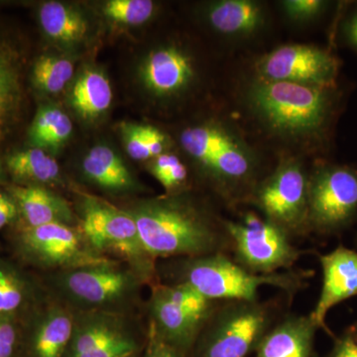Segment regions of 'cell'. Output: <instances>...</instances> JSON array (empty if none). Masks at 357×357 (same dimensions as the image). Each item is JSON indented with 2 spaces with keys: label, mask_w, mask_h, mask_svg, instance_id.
<instances>
[{
  "label": "cell",
  "mask_w": 357,
  "mask_h": 357,
  "mask_svg": "<svg viewBox=\"0 0 357 357\" xmlns=\"http://www.w3.org/2000/svg\"><path fill=\"white\" fill-rule=\"evenodd\" d=\"M137 227L147 255L158 257H201L230 248L225 222L178 195L141 201L126 211Z\"/></svg>",
  "instance_id": "6da1fadb"
},
{
  "label": "cell",
  "mask_w": 357,
  "mask_h": 357,
  "mask_svg": "<svg viewBox=\"0 0 357 357\" xmlns=\"http://www.w3.org/2000/svg\"><path fill=\"white\" fill-rule=\"evenodd\" d=\"M333 88L259 81L249 89V102L256 114L272 130L282 135L309 137L328 126L335 107Z\"/></svg>",
  "instance_id": "7a4b0ae2"
},
{
  "label": "cell",
  "mask_w": 357,
  "mask_h": 357,
  "mask_svg": "<svg viewBox=\"0 0 357 357\" xmlns=\"http://www.w3.org/2000/svg\"><path fill=\"white\" fill-rule=\"evenodd\" d=\"M184 259L178 265L177 283L187 284L215 302L258 300L262 287L278 288L294 296L311 276L310 272L292 270L266 275L252 273L225 253Z\"/></svg>",
  "instance_id": "3957f363"
},
{
  "label": "cell",
  "mask_w": 357,
  "mask_h": 357,
  "mask_svg": "<svg viewBox=\"0 0 357 357\" xmlns=\"http://www.w3.org/2000/svg\"><path fill=\"white\" fill-rule=\"evenodd\" d=\"M275 307L255 301H225L199 333V357H246L274 325Z\"/></svg>",
  "instance_id": "277c9868"
},
{
  "label": "cell",
  "mask_w": 357,
  "mask_h": 357,
  "mask_svg": "<svg viewBox=\"0 0 357 357\" xmlns=\"http://www.w3.org/2000/svg\"><path fill=\"white\" fill-rule=\"evenodd\" d=\"M225 227L234 261L252 273L289 271L302 255L287 232L256 213H248L238 222L227 220Z\"/></svg>",
  "instance_id": "5b68a950"
},
{
  "label": "cell",
  "mask_w": 357,
  "mask_h": 357,
  "mask_svg": "<svg viewBox=\"0 0 357 357\" xmlns=\"http://www.w3.org/2000/svg\"><path fill=\"white\" fill-rule=\"evenodd\" d=\"M357 215V171L351 167L321 165L309 177L307 227L335 234Z\"/></svg>",
  "instance_id": "8992f818"
},
{
  "label": "cell",
  "mask_w": 357,
  "mask_h": 357,
  "mask_svg": "<svg viewBox=\"0 0 357 357\" xmlns=\"http://www.w3.org/2000/svg\"><path fill=\"white\" fill-rule=\"evenodd\" d=\"M139 283L134 272L112 261L64 270L57 280L61 292L70 302L102 312L126 306L134 299Z\"/></svg>",
  "instance_id": "52a82bcc"
},
{
  "label": "cell",
  "mask_w": 357,
  "mask_h": 357,
  "mask_svg": "<svg viewBox=\"0 0 357 357\" xmlns=\"http://www.w3.org/2000/svg\"><path fill=\"white\" fill-rule=\"evenodd\" d=\"M16 243L23 258L40 267L70 270L109 261L89 245L83 232L63 223L23 227Z\"/></svg>",
  "instance_id": "ba28073f"
},
{
  "label": "cell",
  "mask_w": 357,
  "mask_h": 357,
  "mask_svg": "<svg viewBox=\"0 0 357 357\" xmlns=\"http://www.w3.org/2000/svg\"><path fill=\"white\" fill-rule=\"evenodd\" d=\"M82 211L81 231L91 248L130 260L141 275L151 273L153 259L143 248L136 223L128 211L93 198L84 199Z\"/></svg>",
  "instance_id": "9c48e42d"
},
{
  "label": "cell",
  "mask_w": 357,
  "mask_h": 357,
  "mask_svg": "<svg viewBox=\"0 0 357 357\" xmlns=\"http://www.w3.org/2000/svg\"><path fill=\"white\" fill-rule=\"evenodd\" d=\"M307 185L309 177L302 166L287 161L255 192V204L265 218L289 236L305 234L307 227Z\"/></svg>",
  "instance_id": "30bf717a"
},
{
  "label": "cell",
  "mask_w": 357,
  "mask_h": 357,
  "mask_svg": "<svg viewBox=\"0 0 357 357\" xmlns=\"http://www.w3.org/2000/svg\"><path fill=\"white\" fill-rule=\"evenodd\" d=\"M264 81L292 82L311 86H335L338 62L330 52L309 45H286L258 65Z\"/></svg>",
  "instance_id": "8fae6325"
},
{
  "label": "cell",
  "mask_w": 357,
  "mask_h": 357,
  "mask_svg": "<svg viewBox=\"0 0 357 357\" xmlns=\"http://www.w3.org/2000/svg\"><path fill=\"white\" fill-rule=\"evenodd\" d=\"M319 263L323 286L311 317L319 328H326V319L331 310L357 296V251L340 245L319 256Z\"/></svg>",
  "instance_id": "7c38bea8"
},
{
  "label": "cell",
  "mask_w": 357,
  "mask_h": 357,
  "mask_svg": "<svg viewBox=\"0 0 357 357\" xmlns=\"http://www.w3.org/2000/svg\"><path fill=\"white\" fill-rule=\"evenodd\" d=\"M143 83L156 96H173L184 91L194 77L189 56L176 47L155 50L148 55L141 69Z\"/></svg>",
  "instance_id": "4fadbf2b"
},
{
  "label": "cell",
  "mask_w": 357,
  "mask_h": 357,
  "mask_svg": "<svg viewBox=\"0 0 357 357\" xmlns=\"http://www.w3.org/2000/svg\"><path fill=\"white\" fill-rule=\"evenodd\" d=\"M318 328L311 314L286 317L262 337L255 357H312Z\"/></svg>",
  "instance_id": "5bb4252c"
},
{
  "label": "cell",
  "mask_w": 357,
  "mask_h": 357,
  "mask_svg": "<svg viewBox=\"0 0 357 357\" xmlns=\"http://www.w3.org/2000/svg\"><path fill=\"white\" fill-rule=\"evenodd\" d=\"M75 319L70 312L53 307L34 319L23 351L28 357H64L74 331Z\"/></svg>",
  "instance_id": "9a60e30c"
},
{
  "label": "cell",
  "mask_w": 357,
  "mask_h": 357,
  "mask_svg": "<svg viewBox=\"0 0 357 357\" xmlns=\"http://www.w3.org/2000/svg\"><path fill=\"white\" fill-rule=\"evenodd\" d=\"M150 307L156 337L176 351L191 347L206 324L167 299L158 286L154 289Z\"/></svg>",
  "instance_id": "2e32d148"
},
{
  "label": "cell",
  "mask_w": 357,
  "mask_h": 357,
  "mask_svg": "<svg viewBox=\"0 0 357 357\" xmlns=\"http://www.w3.org/2000/svg\"><path fill=\"white\" fill-rule=\"evenodd\" d=\"M9 194L17 204L24 227H35L49 223L70 225L74 215L69 204L57 195L36 185H16Z\"/></svg>",
  "instance_id": "e0dca14e"
},
{
  "label": "cell",
  "mask_w": 357,
  "mask_h": 357,
  "mask_svg": "<svg viewBox=\"0 0 357 357\" xmlns=\"http://www.w3.org/2000/svg\"><path fill=\"white\" fill-rule=\"evenodd\" d=\"M31 277L14 263L0 257V317L22 321L37 302Z\"/></svg>",
  "instance_id": "ac0fdd59"
},
{
  "label": "cell",
  "mask_w": 357,
  "mask_h": 357,
  "mask_svg": "<svg viewBox=\"0 0 357 357\" xmlns=\"http://www.w3.org/2000/svg\"><path fill=\"white\" fill-rule=\"evenodd\" d=\"M213 29L225 35H248L259 29L264 13L259 3L249 0H222L208 13Z\"/></svg>",
  "instance_id": "d6986e66"
},
{
  "label": "cell",
  "mask_w": 357,
  "mask_h": 357,
  "mask_svg": "<svg viewBox=\"0 0 357 357\" xmlns=\"http://www.w3.org/2000/svg\"><path fill=\"white\" fill-rule=\"evenodd\" d=\"M110 314L96 312L79 321L75 319L74 331L66 356H79L126 335L119 319Z\"/></svg>",
  "instance_id": "ffe728a7"
},
{
  "label": "cell",
  "mask_w": 357,
  "mask_h": 357,
  "mask_svg": "<svg viewBox=\"0 0 357 357\" xmlns=\"http://www.w3.org/2000/svg\"><path fill=\"white\" fill-rule=\"evenodd\" d=\"M20 60L15 49L0 38V136L13 123L22 100Z\"/></svg>",
  "instance_id": "44dd1931"
},
{
  "label": "cell",
  "mask_w": 357,
  "mask_h": 357,
  "mask_svg": "<svg viewBox=\"0 0 357 357\" xmlns=\"http://www.w3.org/2000/svg\"><path fill=\"white\" fill-rule=\"evenodd\" d=\"M84 172L91 181L112 191L133 188V178L122 160L107 146L93 147L83 161Z\"/></svg>",
  "instance_id": "7402d4cb"
},
{
  "label": "cell",
  "mask_w": 357,
  "mask_h": 357,
  "mask_svg": "<svg viewBox=\"0 0 357 357\" xmlns=\"http://www.w3.org/2000/svg\"><path fill=\"white\" fill-rule=\"evenodd\" d=\"M237 139L220 124L206 123L185 129L180 140L185 151L206 169L215 155Z\"/></svg>",
  "instance_id": "603a6c76"
},
{
  "label": "cell",
  "mask_w": 357,
  "mask_h": 357,
  "mask_svg": "<svg viewBox=\"0 0 357 357\" xmlns=\"http://www.w3.org/2000/svg\"><path fill=\"white\" fill-rule=\"evenodd\" d=\"M112 89L109 79L98 70H86L75 84L72 105L84 119H95L109 109Z\"/></svg>",
  "instance_id": "cb8c5ba5"
},
{
  "label": "cell",
  "mask_w": 357,
  "mask_h": 357,
  "mask_svg": "<svg viewBox=\"0 0 357 357\" xmlns=\"http://www.w3.org/2000/svg\"><path fill=\"white\" fill-rule=\"evenodd\" d=\"M39 18L44 32L57 41L74 43L83 40L88 32V23L83 16L61 2H45Z\"/></svg>",
  "instance_id": "d4e9b609"
},
{
  "label": "cell",
  "mask_w": 357,
  "mask_h": 357,
  "mask_svg": "<svg viewBox=\"0 0 357 357\" xmlns=\"http://www.w3.org/2000/svg\"><path fill=\"white\" fill-rule=\"evenodd\" d=\"M206 170L222 185V189H234L248 182L252 175V156L245 145L237 139L215 155Z\"/></svg>",
  "instance_id": "484cf974"
},
{
  "label": "cell",
  "mask_w": 357,
  "mask_h": 357,
  "mask_svg": "<svg viewBox=\"0 0 357 357\" xmlns=\"http://www.w3.org/2000/svg\"><path fill=\"white\" fill-rule=\"evenodd\" d=\"M6 164L14 178L25 182L48 184L57 181L60 175L57 161L40 148L13 154Z\"/></svg>",
  "instance_id": "4316f807"
},
{
  "label": "cell",
  "mask_w": 357,
  "mask_h": 357,
  "mask_svg": "<svg viewBox=\"0 0 357 357\" xmlns=\"http://www.w3.org/2000/svg\"><path fill=\"white\" fill-rule=\"evenodd\" d=\"M73 123L70 117L56 107H41L29 130L31 144L37 148H57L70 137Z\"/></svg>",
  "instance_id": "83f0119b"
},
{
  "label": "cell",
  "mask_w": 357,
  "mask_h": 357,
  "mask_svg": "<svg viewBox=\"0 0 357 357\" xmlns=\"http://www.w3.org/2000/svg\"><path fill=\"white\" fill-rule=\"evenodd\" d=\"M74 75V64L69 59L42 56L33 68V81L37 88L48 93H58Z\"/></svg>",
  "instance_id": "f1b7e54d"
},
{
  "label": "cell",
  "mask_w": 357,
  "mask_h": 357,
  "mask_svg": "<svg viewBox=\"0 0 357 357\" xmlns=\"http://www.w3.org/2000/svg\"><path fill=\"white\" fill-rule=\"evenodd\" d=\"M158 287L162 294L173 304L204 323L210 318L211 312L218 305V302L208 299L187 284L160 285Z\"/></svg>",
  "instance_id": "f546056e"
},
{
  "label": "cell",
  "mask_w": 357,
  "mask_h": 357,
  "mask_svg": "<svg viewBox=\"0 0 357 357\" xmlns=\"http://www.w3.org/2000/svg\"><path fill=\"white\" fill-rule=\"evenodd\" d=\"M155 6L150 0H110L105 4L103 13L114 22L141 25L153 15Z\"/></svg>",
  "instance_id": "4dcf8cb0"
},
{
  "label": "cell",
  "mask_w": 357,
  "mask_h": 357,
  "mask_svg": "<svg viewBox=\"0 0 357 357\" xmlns=\"http://www.w3.org/2000/svg\"><path fill=\"white\" fill-rule=\"evenodd\" d=\"M150 171L168 191L182 185L188 177L187 168L175 154L163 153L156 157Z\"/></svg>",
  "instance_id": "1f68e13d"
},
{
  "label": "cell",
  "mask_w": 357,
  "mask_h": 357,
  "mask_svg": "<svg viewBox=\"0 0 357 357\" xmlns=\"http://www.w3.org/2000/svg\"><path fill=\"white\" fill-rule=\"evenodd\" d=\"M152 126L126 123L122 126V135L126 151L132 159H151L149 150V136Z\"/></svg>",
  "instance_id": "d6a6232c"
},
{
  "label": "cell",
  "mask_w": 357,
  "mask_h": 357,
  "mask_svg": "<svg viewBox=\"0 0 357 357\" xmlns=\"http://www.w3.org/2000/svg\"><path fill=\"white\" fill-rule=\"evenodd\" d=\"M22 321L0 317V357H20L23 351Z\"/></svg>",
  "instance_id": "836d02e7"
},
{
  "label": "cell",
  "mask_w": 357,
  "mask_h": 357,
  "mask_svg": "<svg viewBox=\"0 0 357 357\" xmlns=\"http://www.w3.org/2000/svg\"><path fill=\"white\" fill-rule=\"evenodd\" d=\"M282 6L291 20L307 21L314 20L325 13L328 2L323 0H286L282 2Z\"/></svg>",
  "instance_id": "e575fe53"
},
{
  "label": "cell",
  "mask_w": 357,
  "mask_h": 357,
  "mask_svg": "<svg viewBox=\"0 0 357 357\" xmlns=\"http://www.w3.org/2000/svg\"><path fill=\"white\" fill-rule=\"evenodd\" d=\"M135 349V342L126 335L109 344L76 357H131Z\"/></svg>",
  "instance_id": "d590c367"
},
{
  "label": "cell",
  "mask_w": 357,
  "mask_h": 357,
  "mask_svg": "<svg viewBox=\"0 0 357 357\" xmlns=\"http://www.w3.org/2000/svg\"><path fill=\"white\" fill-rule=\"evenodd\" d=\"M18 215L17 204L11 195L0 192V229L14 222Z\"/></svg>",
  "instance_id": "8d00e7d4"
},
{
  "label": "cell",
  "mask_w": 357,
  "mask_h": 357,
  "mask_svg": "<svg viewBox=\"0 0 357 357\" xmlns=\"http://www.w3.org/2000/svg\"><path fill=\"white\" fill-rule=\"evenodd\" d=\"M332 357H357V344L349 335L340 338L335 344Z\"/></svg>",
  "instance_id": "74e56055"
},
{
  "label": "cell",
  "mask_w": 357,
  "mask_h": 357,
  "mask_svg": "<svg viewBox=\"0 0 357 357\" xmlns=\"http://www.w3.org/2000/svg\"><path fill=\"white\" fill-rule=\"evenodd\" d=\"M342 31H344L345 41L357 51V6L352 10L351 15L344 21Z\"/></svg>",
  "instance_id": "f35d334b"
},
{
  "label": "cell",
  "mask_w": 357,
  "mask_h": 357,
  "mask_svg": "<svg viewBox=\"0 0 357 357\" xmlns=\"http://www.w3.org/2000/svg\"><path fill=\"white\" fill-rule=\"evenodd\" d=\"M146 357H178V352L156 337Z\"/></svg>",
  "instance_id": "ab89813d"
},
{
  "label": "cell",
  "mask_w": 357,
  "mask_h": 357,
  "mask_svg": "<svg viewBox=\"0 0 357 357\" xmlns=\"http://www.w3.org/2000/svg\"><path fill=\"white\" fill-rule=\"evenodd\" d=\"M349 337H351L352 340H354V342L357 344V321L354 325H352L351 326V328H349V332L347 333Z\"/></svg>",
  "instance_id": "60d3db41"
}]
</instances>
